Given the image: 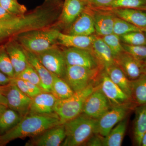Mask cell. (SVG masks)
<instances>
[{
    "mask_svg": "<svg viewBox=\"0 0 146 146\" xmlns=\"http://www.w3.org/2000/svg\"><path fill=\"white\" fill-rule=\"evenodd\" d=\"M59 124L60 120L56 113L50 115L29 113L23 117L13 128L0 135V146L5 145L17 139L33 138L50 128Z\"/></svg>",
    "mask_w": 146,
    "mask_h": 146,
    "instance_id": "cell-1",
    "label": "cell"
},
{
    "mask_svg": "<svg viewBox=\"0 0 146 146\" xmlns=\"http://www.w3.org/2000/svg\"><path fill=\"white\" fill-rule=\"evenodd\" d=\"M97 119L82 114L63 124L66 137L61 146L84 145L96 133Z\"/></svg>",
    "mask_w": 146,
    "mask_h": 146,
    "instance_id": "cell-2",
    "label": "cell"
},
{
    "mask_svg": "<svg viewBox=\"0 0 146 146\" xmlns=\"http://www.w3.org/2000/svg\"><path fill=\"white\" fill-rule=\"evenodd\" d=\"M60 32L59 29L54 26L24 33L14 39L25 49L37 54L57 45Z\"/></svg>",
    "mask_w": 146,
    "mask_h": 146,
    "instance_id": "cell-3",
    "label": "cell"
},
{
    "mask_svg": "<svg viewBox=\"0 0 146 146\" xmlns=\"http://www.w3.org/2000/svg\"><path fill=\"white\" fill-rule=\"evenodd\" d=\"M98 87V84H91L83 90L74 92L68 98L57 100L54 112L58 116L60 124H63L82 114L86 99Z\"/></svg>",
    "mask_w": 146,
    "mask_h": 146,
    "instance_id": "cell-4",
    "label": "cell"
},
{
    "mask_svg": "<svg viewBox=\"0 0 146 146\" xmlns=\"http://www.w3.org/2000/svg\"><path fill=\"white\" fill-rule=\"evenodd\" d=\"M104 69H91L82 66L67 65L63 79L74 92H77L91 84H98L101 74Z\"/></svg>",
    "mask_w": 146,
    "mask_h": 146,
    "instance_id": "cell-5",
    "label": "cell"
},
{
    "mask_svg": "<svg viewBox=\"0 0 146 146\" xmlns=\"http://www.w3.org/2000/svg\"><path fill=\"white\" fill-rule=\"evenodd\" d=\"M136 107L132 102H129L111 108L97 119L96 133L105 137L116 125L125 119L131 110Z\"/></svg>",
    "mask_w": 146,
    "mask_h": 146,
    "instance_id": "cell-6",
    "label": "cell"
},
{
    "mask_svg": "<svg viewBox=\"0 0 146 146\" xmlns=\"http://www.w3.org/2000/svg\"><path fill=\"white\" fill-rule=\"evenodd\" d=\"M1 91L6 98L8 108L18 112L22 117L29 114L32 98L21 91L13 80L7 85L1 86Z\"/></svg>",
    "mask_w": 146,
    "mask_h": 146,
    "instance_id": "cell-7",
    "label": "cell"
},
{
    "mask_svg": "<svg viewBox=\"0 0 146 146\" xmlns=\"http://www.w3.org/2000/svg\"><path fill=\"white\" fill-rule=\"evenodd\" d=\"M36 54L50 72L64 78L67 65L62 48L56 45Z\"/></svg>",
    "mask_w": 146,
    "mask_h": 146,
    "instance_id": "cell-8",
    "label": "cell"
},
{
    "mask_svg": "<svg viewBox=\"0 0 146 146\" xmlns=\"http://www.w3.org/2000/svg\"><path fill=\"white\" fill-rule=\"evenodd\" d=\"M68 65L82 66L91 69L103 68L91 50L78 48H62Z\"/></svg>",
    "mask_w": 146,
    "mask_h": 146,
    "instance_id": "cell-9",
    "label": "cell"
},
{
    "mask_svg": "<svg viewBox=\"0 0 146 146\" xmlns=\"http://www.w3.org/2000/svg\"><path fill=\"white\" fill-rule=\"evenodd\" d=\"M87 5V0H65L55 26L61 32L68 30Z\"/></svg>",
    "mask_w": 146,
    "mask_h": 146,
    "instance_id": "cell-10",
    "label": "cell"
},
{
    "mask_svg": "<svg viewBox=\"0 0 146 146\" xmlns=\"http://www.w3.org/2000/svg\"><path fill=\"white\" fill-rule=\"evenodd\" d=\"M109 101L98 87L87 97L84 104L82 114L98 119L111 108Z\"/></svg>",
    "mask_w": 146,
    "mask_h": 146,
    "instance_id": "cell-11",
    "label": "cell"
},
{
    "mask_svg": "<svg viewBox=\"0 0 146 146\" xmlns=\"http://www.w3.org/2000/svg\"><path fill=\"white\" fill-rule=\"evenodd\" d=\"M98 85L109 101L111 107L131 102L130 98L110 79L104 69L100 76Z\"/></svg>",
    "mask_w": 146,
    "mask_h": 146,
    "instance_id": "cell-12",
    "label": "cell"
},
{
    "mask_svg": "<svg viewBox=\"0 0 146 146\" xmlns=\"http://www.w3.org/2000/svg\"><path fill=\"white\" fill-rule=\"evenodd\" d=\"M66 137L63 124L50 128L38 136L32 138L26 143V146H61Z\"/></svg>",
    "mask_w": 146,
    "mask_h": 146,
    "instance_id": "cell-13",
    "label": "cell"
},
{
    "mask_svg": "<svg viewBox=\"0 0 146 146\" xmlns=\"http://www.w3.org/2000/svg\"><path fill=\"white\" fill-rule=\"evenodd\" d=\"M94 20L96 34L102 36L113 33L116 16L111 9H96L87 6Z\"/></svg>",
    "mask_w": 146,
    "mask_h": 146,
    "instance_id": "cell-14",
    "label": "cell"
},
{
    "mask_svg": "<svg viewBox=\"0 0 146 146\" xmlns=\"http://www.w3.org/2000/svg\"><path fill=\"white\" fill-rule=\"evenodd\" d=\"M115 64L118 65L130 80L138 78L144 74V62L123 52L115 57Z\"/></svg>",
    "mask_w": 146,
    "mask_h": 146,
    "instance_id": "cell-15",
    "label": "cell"
},
{
    "mask_svg": "<svg viewBox=\"0 0 146 146\" xmlns=\"http://www.w3.org/2000/svg\"><path fill=\"white\" fill-rule=\"evenodd\" d=\"M4 46L14 69V78L16 77L29 64L25 49L15 39L7 42Z\"/></svg>",
    "mask_w": 146,
    "mask_h": 146,
    "instance_id": "cell-16",
    "label": "cell"
},
{
    "mask_svg": "<svg viewBox=\"0 0 146 146\" xmlns=\"http://www.w3.org/2000/svg\"><path fill=\"white\" fill-rule=\"evenodd\" d=\"M57 100L51 92L43 91L32 98L29 113L38 115L54 114Z\"/></svg>",
    "mask_w": 146,
    "mask_h": 146,
    "instance_id": "cell-17",
    "label": "cell"
},
{
    "mask_svg": "<svg viewBox=\"0 0 146 146\" xmlns=\"http://www.w3.org/2000/svg\"><path fill=\"white\" fill-rule=\"evenodd\" d=\"M86 7L68 30L63 33L82 36H90L96 34L93 17Z\"/></svg>",
    "mask_w": 146,
    "mask_h": 146,
    "instance_id": "cell-18",
    "label": "cell"
},
{
    "mask_svg": "<svg viewBox=\"0 0 146 146\" xmlns=\"http://www.w3.org/2000/svg\"><path fill=\"white\" fill-rule=\"evenodd\" d=\"M96 36V34L90 36L70 35L60 32L58 38L57 45L65 48L72 47L91 50Z\"/></svg>",
    "mask_w": 146,
    "mask_h": 146,
    "instance_id": "cell-19",
    "label": "cell"
},
{
    "mask_svg": "<svg viewBox=\"0 0 146 146\" xmlns=\"http://www.w3.org/2000/svg\"><path fill=\"white\" fill-rule=\"evenodd\" d=\"M25 50L29 64L34 68L41 79L42 89L44 91L51 92L52 74L41 63L35 54L25 49Z\"/></svg>",
    "mask_w": 146,
    "mask_h": 146,
    "instance_id": "cell-20",
    "label": "cell"
},
{
    "mask_svg": "<svg viewBox=\"0 0 146 146\" xmlns=\"http://www.w3.org/2000/svg\"><path fill=\"white\" fill-rule=\"evenodd\" d=\"M91 50L104 68L115 64V58L111 50L101 36L97 35L91 46Z\"/></svg>",
    "mask_w": 146,
    "mask_h": 146,
    "instance_id": "cell-21",
    "label": "cell"
},
{
    "mask_svg": "<svg viewBox=\"0 0 146 146\" xmlns=\"http://www.w3.org/2000/svg\"><path fill=\"white\" fill-rule=\"evenodd\" d=\"M114 14L140 28H146V11L129 8L111 9Z\"/></svg>",
    "mask_w": 146,
    "mask_h": 146,
    "instance_id": "cell-22",
    "label": "cell"
},
{
    "mask_svg": "<svg viewBox=\"0 0 146 146\" xmlns=\"http://www.w3.org/2000/svg\"><path fill=\"white\" fill-rule=\"evenodd\" d=\"M130 100L136 106L146 105V74L131 80Z\"/></svg>",
    "mask_w": 146,
    "mask_h": 146,
    "instance_id": "cell-23",
    "label": "cell"
},
{
    "mask_svg": "<svg viewBox=\"0 0 146 146\" xmlns=\"http://www.w3.org/2000/svg\"><path fill=\"white\" fill-rule=\"evenodd\" d=\"M108 75L127 95L131 96V80L127 78L123 71L116 64L104 68Z\"/></svg>",
    "mask_w": 146,
    "mask_h": 146,
    "instance_id": "cell-24",
    "label": "cell"
},
{
    "mask_svg": "<svg viewBox=\"0 0 146 146\" xmlns=\"http://www.w3.org/2000/svg\"><path fill=\"white\" fill-rule=\"evenodd\" d=\"M135 110L133 138L136 145L141 146L142 138L146 132V105L136 106Z\"/></svg>",
    "mask_w": 146,
    "mask_h": 146,
    "instance_id": "cell-25",
    "label": "cell"
},
{
    "mask_svg": "<svg viewBox=\"0 0 146 146\" xmlns=\"http://www.w3.org/2000/svg\"><path fill=\"white\" fill-rule=\"evenodd\" d=\"M127 120L124 119L118 123L104 137L103 146H121L126 130Z\"/></svg>",
    "mask_w": 146,
    "mask_h": 146,
    "instance_id": "cell-26",
    "label": "cell"
},
{
    "mask_svg": "<svg viewBox=\"0 0 146 146\" xmlns=\"http://www.w3.org/2000/svg\"><path fill=\"white\" fill-rule=\"evenodd\" d=\"M52 74L53 80L51 93L58 100L68 98L74 94L70 86L63 79Z\"/></svg>",
    "mask_w": 146,
    "mask_h": 146,
    "instance_id": "cell-27",
    "label": "cell"
},
{
    "mask_svg": "<svg viewBox=\"0 0 146 146\" xmlns=\"http://www.w3.org/2000/svg\"><path fill=\"white\" fill-rule=\"evenodd\" d=\"M22 118L18 112L8 108L0 116L1 135L6 133L17 125Z\"/></svg>",
    "mask_w": 146,
    "mask_h": 146,
    "instance_id": "cell-28",
    "label": "cell"
},
{
    "mask_svg": "<svg viewBox=\"0 0 146 146\" xmlns=\"http://www.w3.org/2000/svg\"><path fill=\"white\" fill-rule=\"evenodd\" d=\"M134 31H143V29L116 16L113 27V33L120 36Z\"/></svg>",
    "mask_w": 146,
    "mask_h": 146,
    "instance_id": "cell-29",
    "label": "cell"
},
{
    "mask_svg": "<svg viewBox=\"0 0 146 146\" xmlns=\"http://www.w3.org/2000/svg\"><path fill=\"white\" fill-rule=\"evenodd\" d=\"M13 81L21 91L32 98L43 91L39 86L21 79L14 78Z\"/></svg>",
    "mask_w": 146,
    "mask_h": 146,
    "instance_id": "cell-30",
    "label": "cell"
},
{
    "mask_svg": "<svg viewBox=\"0 0 146 146\" xmlns=\"http://www.w3.org/2000/svg\"><path fill=\"white\" fill-rule=\"evenodd\" d=\"M0 71L9 77H15V72L4 45L0 46Z\"/></svg>",
    "mask_w": 146,
    "mask_h": 146,
    "instance_id": "cell-31",
    "label": "cell"
},
{
    "mask_svg": "<svg viewBox=\"0 0 146 146\" xmlns=\"http://www.w3.org/2000/svg\"><path fill=\"white\" fill-rule=\"evenodd\" d=\"M101 37L111 50L115 58L124 51L119 35L112 33Z\"/></svg>",
    "mask_w": 146,
    "mask_h": 146,
    "instance_id": "cell-32",
    "label": "cell"
},
{
    "mask_svg": "<svg viewBox=\"0 0 146 146\" xmlns=\"http://www.w3.org/2000/svg\"><path fill=\"white\" fill-rule=\"evenodd\" d=\"M122 43L132 46L146 45V37L143 31H134L120 36Z\"/></svg>",
    "mask_w": 146,
    "mask_h": 146,
    "instance_id": "cell-33",
    "label": "cell"
},
{
    "mask_svg": "<svg viewBox=\"0 0 146 146\" xmlns=\"http://www.w3.org/2000/svg\"><path fill=\"white\" fill-rule=\"evenodd\" d=\"M0 5L17 17L23 16L26 13V7L18 2L17 0H0Z\"/></svg>",
    "mask_w": 146,
    "mask_h": 146,
    "instance_id": "cell-34",
    "label": "cell"
},
{
    "mask_svg": "<svg viewBox=\"0 0 146 146\" xmlns=\"http://www.w3.org/2000/svg\"><path fill=\"white\" fill-rule=\"evenodd\" d=\"M15 78L29 82L39 86L42 89V82L39 75L29 64L23 71Z\"/></svg>",
    "mask_w": 146,
    "mask_h": 146,
    "instance_id": "cell-35",
    "label": "cell"
},
{
    "mask_svg": "<svg viewBox=\"0 0 146 146\" xmlns=\"http://www.w3.org/2000/svg\"><path fill=\"white\" fill-rule=\"evenodd\" d=\"M122 44L125 52L138 60L143 61L146 60V45L132 46L123 43Z\"/></svg>",
    "mask_w": 146,
    "mask_h": 146,
    "instance_id": "cell-36",
    "label": "cell"
},
{
    "mask_svg": "<svg viewBox=\"0 0 146 146\" xmlns=\"http://www.w3.org/2000/svg\"><path fill=\"white\" fill-rule=\"evenodd\" d=\"M146 5V0H115L111 6V9H138Z\"/></svg>",
    "mask_w": 146,
    "mask_h": 146,
    "instance_id": "cell-37",
    "label": "cell"
},
{
    "mask_svg": "<svg viewBox=\"0 0 146 146\" xmlns=\"http://www.w3.org/2000/svg\"><path fill=\"white\" fill-rule=\"evenodd\" d=\"M115 0H87V6L96 9H110Z\"/></svg>",
    "mask_w": 146,
    "mask_h": 146,
    "instance_id": "cell-38",
    "label": "cell"
},
{
    "mask_svg": "<svg viewBox=\"0 0 146 146\" xmlns=\"http://www.w3.org/2000/svg\"><path fill=\"white\" fill-rule=\"evenodd\" d=\"M103 137L99 134H94L85 143L84 145L88 146H103Z\"/></svg>",
    "mask_w": 146,
    "mask_h": 146,
    "instance_id": "cell-39",
    "label": "cell"
},
{
    "mask_svg": "<svg viewBox=\"0 0 146 146\" xmlns=\"http://www.w3.org/2000/svg\"><path fill=\"white\" fill-rule=\"evenodd\" d=\"M17 17L0 5V22L9 21Z\"/></svg>",
    "mask_w": 146,
    "mask_h": 146,
    "instance_id": "cell-40",
    "label": "cell"
},
{
    "mask_svg": "<svg viewBox=\"0 0 146 146\" xmlns=\"http://www.w3.org/2000/svg\"><path fill=\"white\" fill-rule=\"evenodd\" d=\"M13 79L0 71V86L7 85L10 83Z\"/></svg>",
    "mask_w": 146,
    "mask_h": 146,
    "instance_id": "cell-41",
    "label": "cell"
},
{
    "mask_svg": "<svg viewBox=\"0 0 146 146\" xmlns=\"http://www.w3.org/2000/svg\"><path fill=\"white\" fill-rule=\"evenodd\" d=\"M0 104L4 105L5 106H7V100L5 96H4L2 94L1 92V89H0Z\"/></svg>",
    "mask_w": 146,
    "mask_h": 146,
    "instance_id": "cell-42",
    "label": "cell"
},
{
    "mask_svg": "<svg viewBox=\"0 0 146 146\" xmlns=\"http://www.w3.org/2000/svg\"><path fill=\"white\" fill-rule=\"evenodd\" d=\"M7 108L8 107L7 106H5L4 105L0 104V116Z\"/></svg>",
    "mask_w": 146,
    "mask_h": 146,
    "instance_id": "cell-43",
    "label": "cell"
},
{
    "mask_svg": "<svg viewBox=\"0 0 146 146\" xmlns=\"http://www.w3.org/2000/svg\"><path fill=\"white\" fill-rule=\"evenodd\" d=\"M141 146H146V132L144 134L142 138Z\"/></svg>",
    "mask_w": 146,
    "mask_h": 146,
    "instance_id": "cell-44",
    "label": "cell"
},
{
    "mask_svg": "<svg viewBox=\"0 0 146 146\" xmlns=\"http://www.w3.org/2000/svg\"><path fill=\"white\" fill-rule=\"evenodd\" d=\"M144 74H146V60L143 61Z\"/></svg>",
    "mask_w": 146,
    "mask_h": 146,
    "instance_id": "cell-45",
    "label": "cell"
},
{
    "mask_svg": "<svg viewBox=\"0 0 146 146\" xmlns=\"http://www.w3.org/2000/svg\"><path fill=\"white\" fill-rule=\"evenodd\" d=\"M138 9H140V10L145 11H146V5L142 7L141 8Z\"/></svg>",
    "mask_w": 146,
    "mask_h": 146,
    "instance_id": "cell-46",
    "label": "cell"
},
{
    "mask_svg": "<svg viewBox=\"0 0 146 146\" xmlns=\"http://www.w3.org/2000/svg\"><path fill=\"white\" fill-rule=\"evenodd\" d=\"M143 32H144V33H145V36L146 37V28L144 29Z\"/></svg>",
    "mask_w": 146,
    "mask_h": 146,
    "instance_id": "cell-47",
    "label": "cell"
},
{
    "mask_svg": "<svg viewBox=\"0 0 146 146\" xmlns=\"http://www.w3.org/2000/svg\"><path fill=\"white\" fill-rule=\"evenodd\" d=\"M0 135H1V133H0Z\"/></svg>",
    "mask_w": 146,
    "mask_h": 146,
    "instance_id": "cell-48",
    "label": "cell"
}]
</instances>
